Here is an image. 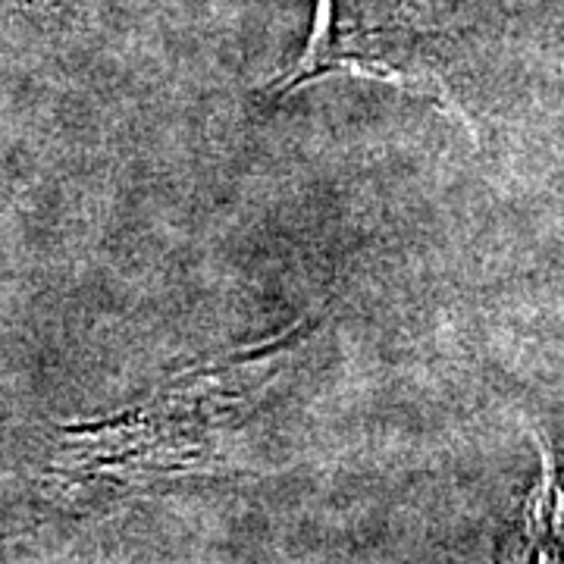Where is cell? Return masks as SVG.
<instances>
[{
    "instance_id": "cell-1",
    "label": "cell",
    "mask_w": 564,
    "mask_h": 564,
    "mask_svg": "<svg viewBox=\"0 0 564 564\" xmlns=\"http://www.w3.org/2000/svg\"><path fill=\"white\" fill-rule=\"evenodd\" d=\"M543 477L524 505V552L540 558H558L564 552V467L552 445L540 440Z\"/></svg>"
}]
</instances>
